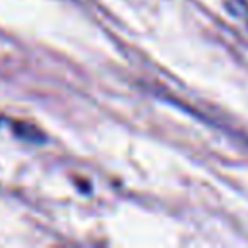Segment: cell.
Returning a JSON list of instances; mask_svg holds the SVG:
<instances>
[{"mask_svg": "<svg viewBox=\"0 0 248 248\" xmlns=\"http://www.w3.org/2000/svg\"><path fill=\"white\" fill-rule=\"evenodd\" d=\"M225 8L248 25V2L246 0H225Z\"/></svg>", "mask_w": 248, "mask_h": 248, "instance_id": "obj_1", "label": "cell"}]
</instances>
